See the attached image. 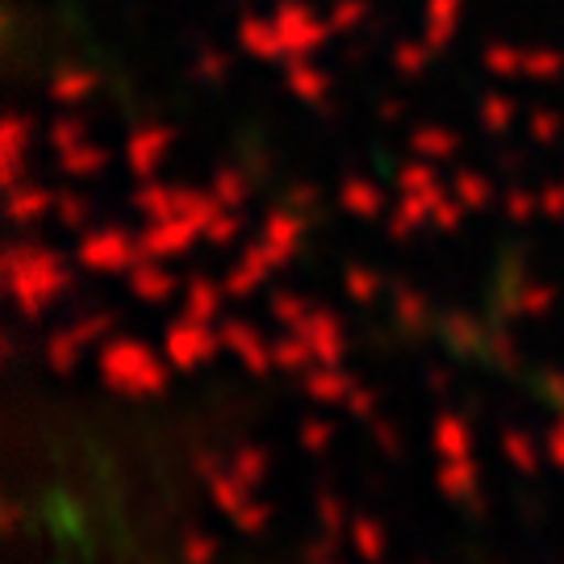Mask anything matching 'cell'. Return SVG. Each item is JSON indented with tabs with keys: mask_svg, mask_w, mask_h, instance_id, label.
<instances>
[{
	"mask_svg": "<svg viewBox=\"0 0 564 564\" xmlns=\"http://www.w3.org/2000/svg\"><path fill=\"white\" fill-rule=\"evenodd\" d=\"M435 485H440V494H444V498H452V502L473 498V494H477V485H481L477 460H473V456H464V460H440Z\"/></svg>",
	"mask_w": 564,
	"mask_h": 564,
	"instance_id": "cell-8",
	"label": "cell"
},
{
	"mask_svg": "<svg viewBox=\"0 0 564 564\" xmlns=\"http://www.w3.org/2000/svg\"><path fill=\"white\" fill-rule=\"evenodd\" d=\"M223 343L239 356L242 368H247V372H256V377H263V372H272V368H276V364H272V347H263L260 335H256V330H247L242 323L226 326Z\"/></svg>",
	"mask_w": 564,
	"mask_h": 564,
	"instance_id": "cell-6",
	"label": "cell"
},
{
	"mask_svg": "<svg viewBox=\"0 0 564 564\" xmlns=\"http://www.w3.org/2000/svg\"><path fill=\"white\" fill-rule=\"evenodd\" d=\"M97 372L118 398H134V402L160 398V393H167V381H172V364L160 360L151 347H142L134 339L105 343L101 356H97Z\"/></svg>",
	"mask_w": 564,
	"mask_h": 564,
	"instance_id": "cell-1",
	"label": "cell"
},
{
	"mask_svg": "<svg viewBox=\"0 0 564 564\" xmlns=\"http://www.w3.org/2000/svg\"><path fill=\"white\" fill-rule=\"evenodd\" d=\"M105 330H109V318H93V323L76 326V339H80V343H93V339H101Z\"/></svg>",
	"mask_w": 564,
	"mask_h": 564,
	"instance_id": "cell-20",
	"label": "cell"
},
{
	"mask_svg": "<svg viewBox=\"0 0 564 564\" xmlns=\"http://www.w3.org/2000/svg\"><path fill=\"white\" fill-rule=\"evenodd\" d=\"M214 310H218V297H214V293H209V289H197V293H193V318H214Z\"/></svg>",
	"mask_w": 564,
	"mask_h": 564,
	"instance_id": "cell-18",
	"label": "cell"
},
{
	"mask_svg": "<svg viewBox=\"0 0 564 564\" xmlns=\"http://www.w3.org/2000/svg\"><path fill=\"white\" fill-rule=\"evenodd\" d=\"M80 347L84 343L76 339V330H72V335H55V339L46 343V364H51L55 372H72L76 360H80Z\"/></svg>",
	"mask_w": 564,
	"mask_h": 564,
	"instance_id": "cell-13",
	"label": "cell"
},
{
	"mask_svg": "<svg viewBox=\"0 0 564 564\" xmlns=\"http://www.w3.org/2000/svg\"><path fill=\"white\" fill-rule=\"evenodd\" d=\"M547 460H552L564 473V426L561 423L552 426V435H547Z\"/></svg>",
	"mask_w": 564,
	"mask_h": 564,
	"instance_id": "cell-19",
	"label": "cell"
},
{
	"mask_svg": "<svg viewBox=\"0 0 564 564\" xmlns=\"http://www.w3.org/2000/svg\"><path fill=\"white\" fill-rule=\"evenodd\" d=\"M347 535H351V547H356V556L368 564H381L384 552H389V540H384V527L377 519H351L347 527Z\"/></svg>",
	"mask_w": 564,
	"mask_h": 564,
	"instance_id": "cell-9",
	"label": "cell"
},
{
	"mask_svg": "<svg viewBox=\"0 0 564 564\" xmlns=\"http://www.w3.org/2000/svg\"><path fill=\"white\" fill-rule=\"evenodd\" d=\"M51 564H80V561H76L72 552H63V547H59V552H55V561H51Z\"/></svg>",
	"mask_w": 564,
	"mask_h": 564,
	"instance_id": "cell-23",
	"label": "cell"
},
{
	"mask_svg": "<svg viewBox=\"0 0 564 564\" xmlns=\"http://www.w3.org/2000/svg\"><path fill=\"white\" fill-rule=\"evenodd\" d=\"M502 456L519 473H535L540 468V452H535V440L527 431H502Z\"/></svg>",
	"mask_w": 564,
	"mask_h": 564,
	"instance_id": "cell-11",
	"label": "cell"
},
{
	"mask_svg": "<svg viewBox=\"0 0 564 564\" xmlns=\"http://www.w3.org/2000/svg\"><path fill=\"white\" fill-rule=\"evenodd\" d=\"M297 335L310 343V351H314V360L318 364H343V351H347V343H343V326L335 318H326V314H314V318H305L297 326Z\"/></svg>",
	"mask_w": 564,
	"mask_h": 564,
	"instance_id": "cell-4",
	"label": "cell"
},
{
	"mask_svg": "<svg viewBox=\"0 0 564 564\" xmlns=\"http://www.w3.org/2000/svg\"><path fill=\"white\" fill-rule=\"evenodd\" d=\"M226 464H230V473L239 477V481H247L251 489H260L263 477H268V452L256 444H242L235 447L230 456H226Z\"/></svg>",
	"mask_w": 564,
	"mask_h": 564,
	"instance_id": "cell-10",
	"label": "cell"
},
{
	"mask_svg": "<svg viewBox=\"0 0 564 564\" xmlns=\"http://www.w3.org/2000/svg\"><path fill=\"white\" fill-rule=\"evenodd\" d=\"M556 423H561V426H564V410H561V419H556Z\"/></svg>",
	"mask_w": 564,
	"mask_h": 564,
	"instance_id": "cell-24",
	"label": "cell"
},
{
	"mask_svg": "<svg viewBox=\"0 0 564 564\" xmlns=\"http://www.w3.org/2000/svg\"><path fill=\"white\" fill-rule=\"evenodd\" d=\"M431 447L440 460H464V456H473V426L464 423L460 414H440L431 426Z\"/></svg>",
	"mask_w": 564,
	"mask_h": 564,
	"instance_id": "cell-5",
	"label": "cell"
},
{
	"mask_svg": "<svg viewBox=\"0 0 564 564\" xmlns=\"http://www.w3.org/2000/svg\"><path fill=\"white\" fill-rule=\"evenodd\" d=\"M297 440H302L305 452H326V447H330V440H335V426L323 423V419H310V423H302Z\"/></svg>",
	"mask_w": 564,
	"mask_h": 564,
	"instance_id": "cell-15",
	"label": "cell"
},
{
	"mask_svg": "<svg viewBox=\"0 0 564 564\" xmlns=\"http://www.w3.org/2000/svg\"><path fill=\"white\" fill-rule=\"evenodd\" d=\"M351 389H356V381L343 372L339 364H335V368H330V364H314V368L305 372V393L323 405H347Z\"/></svg>",
	"mask_w": 564,
	"mask_h": 564,
	"instance_id": "cell-7",
	"label": "cell"
},
{
	"mask_svg": "<svg viewBox=\"0 0 564 564\" xmlns=\"http://www.w3.org/2000/svg\"><path fill=\"white\" fill-rule=\"evenodd\" d=\"M218 347H226L223 335H209V326H205L202 318L172 326V330L163 335V356H167V364H172L176 372H193V368L209 364L218 356Z\"/></svg>",
	"mask_w": 564,
	"mask_h": 564,
	"instance_id": "cell-3",
	"label": "cell"
},
{
	"mask_svg": "<svg viewBox=\"0 0 564 564\" xmlns=\"http://www.w3.org/2000/svg\"><path fill=\"white\" fill-rule=\"evenodd\" d=\"M318 523H323L326 540H339V531L351 527V519H347V510H343V502L335 494H323V498H318Z\"/></svg>",
	"mask_w": 564,
	"mask_h": 564,
	"instance_id": "cell-14",
	"label": "cell"
},
{
	"mask_svg": "<svg viewBox=\"0 0 564 564\" xmlns=\"http://www.w3.org/2000/svg\"><path fill=\"white\" fill-rule=\"evenodd\" d=\"M347 414H356V419H377V393L356 384L351 398H347Z\"/></svg>",
	"mask_w": 564,
	"mask_h": 564,
	"instance_id": "cell-17",
	"label": "cell"
},
{
	"mask_svg": "<svg viewBox=\"0 0 564 564\" xmlns=\"http://www.w3.org/2000/svg\"><path fill=\"white\" fill-rule=\"evenodd\" d=\"M272 364L281 368V372H305L314 360V351H310V343L302 339V335H293V339H284L272 347Z\"/></svg>",
	"mask_w": 564,
	"mask_h": 564,
	"instance_id": "cell-12",
	"label": "cell"
},
{
	"mask_svg": "<svg viewBox=\"0 0 564 564\" xmlns=\"http://www.w3.org/2000/svg\"><path fill=\"white\" fill-rule=\"evenodd\" d=\"M544 389H552L547 398H552V402H556L564 410V377H561V372H547V377H544Z\"/></svg>",
	"mask_w": 564,
	"mask_h": 564,
	"instance_id": "cell-21",
	"label": "cell"
},
{
	"mask_svg": "<svg viewBox=\"0 0 564 564\" xmlns=\"http://www.w3.org/2000/svg\"><path fill=\"white\" fill-rule=\"evenodd\" d=\"M197 473L205 477L209 502L218 506V510H223L226 519L239 527V531L256 535V531H263V527H268V519H272L268 502H260V498H256V489L230 473V464L205 452V456H197Z\"/></svg>",
	"mask_w": 564,
	"mask_h": 564,
	"instance_id": "cell-2",
	"label": "cell"
},
{
	"mask_svg": "<svg viewBox=\"0 0 564 564\" xmlns=\"http://www.w3.org/2000/svg\"><path fill=\"white\" fill-rule=\"evenodd\" d=\"M139 289H142V297H163V281H160V276H142Z\"/></svg>",
	"mask_w": 564,
	"mask_h": 564,
	"instance_id": "cell-22",
	"label": "cell"
},
{
	"mask_svg": "<svg viewBox=\"0 0 564 564\" xmlns=\"http://www.w3.org/2000/svg\"><path fill=\"white\" fill-rule=\"evenodd\" d=\"M214 556H218V540H214V535L193 531V535L184 540V561L188 564H214Z\"/></svg>",
	"mask_w": 564,
	"mask_h": 564,
	"instance_id": "cell-16",
	"label": "cell"
}]
</instances>
